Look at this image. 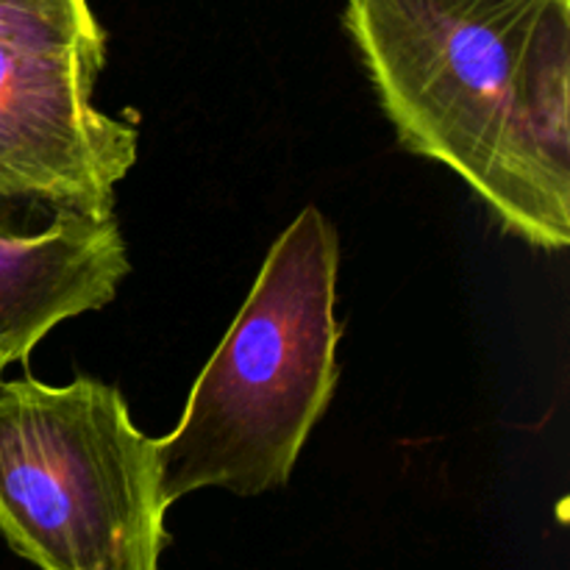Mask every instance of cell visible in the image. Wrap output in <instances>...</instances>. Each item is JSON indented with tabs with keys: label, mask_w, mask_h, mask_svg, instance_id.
I'll list each match as a JSON object with an SVG mask.
<instances>
[{
	"label": "cell",
	"mask_w": 570,
	"mask_h": 570,
	"mask_svg": "<svg viewBox=\"0 0 570 570\" xmlns=\"http://www.w3.org/2000/svg\"><path fill=\"white\" fill-rule=\"evenodd\" d=\"M6 367H9V365H6V360H3V356H0V379H3V371H6Z\"/></svg>",
	"instance_id": "52a82bcc"
},
{
	"label": "cell",
	"mask_w": 570,
	"mask_h": 570,
	"mask_svg": "<svg viewBox=\"0 0 570 570\" xmlns=\"http://www.w3.org/2000/svg\"><path fill=\"white\" fill-rule=\"evenodd\" d=\"M0 42L106 67V31L87 0H0Z\"/></svg>",
	"instance_id": "8992f818"
},
{
	"label": "cell",
	"mask_w": 570,
	"mask_h": 570,
	"mask_svg": "<svg viewBox=\"0 0 570 570\" xmlns=\"http://www.w3.org/2000/svg\"><path fill=\"white\" fill-rule=\"evenodd\" d=\"M343 22L399 142L568 248L570 0H345Z\"/></svg>",
	"instance_id": "6da1fadb"
},
{
	"label": "cell",
	"mask_w": 570,
	"mask_h": 570,
	"mask_svg": "<svg viewBox=\"0 0 570 570\" xmlns=\"http://www.w3.org/2000/svg\"><path fill=\"white\" fill-rule=\"evenodd\" d=\"M100 72L83 56L0 42V198L111 215L139 134L92 104Z\"/></svg>",
	"instance_id": "277c9868"
},
{
	"label": "cell",
	"mask_w": 570,
	"mask_h": 570,
	"mask_svg": "<svg viewBox=\"0 0 570 570\" xmlns=\"http://www.w3.org/2000/svg\"><path fill=\"white\" fill-rule=\"evenodd\" d=\"M156 438L115 384L0 379V538L39 570H159Z\"/></svg>",
	"instance_id": "3957f363"
},
{
	"label": "cell",
	"mask_w": 570,
	"mask_h": 570,
	"mask_svg": "<svg viewBox=\"0 0 570 570\" xmlns=\"http://www.w3.org/2000/svg\"><path fill=\"white\" fill-rule=\"evenodd\" d=\"M128 248L115 215L56 212L42 232H0V356L28 360L59 323L98 312L126 282Z\"/></svg>",
	"instance_id": "5b68a950"
},
{
	"label": "cell",
	"mask_w": 570,
	"mask_h": 570,
	"mask_svg": "<svg viewBox=\"0 0 570 570\" xmlns=\"http://www.w3.org/2000/svg\"><path fill=\"white\" fill-rule=\"evenodd\" d=\"M337 271V232L306 206L267 250L178 426L156 440L167 507L198 490L262 495L289 482L340 379Z\"/></svg>",
	"instance_id": "7a4b0ae2"
}]
</instances>
